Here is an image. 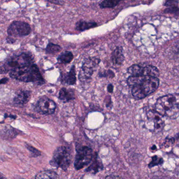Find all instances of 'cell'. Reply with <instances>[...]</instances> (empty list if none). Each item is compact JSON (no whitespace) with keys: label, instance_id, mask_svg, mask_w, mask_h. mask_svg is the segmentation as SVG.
Returning <instances> with one entry per match:
<instances>
[{"label":"cell","instance_id":"6da1fadb","mask_svg":"<svg viewBox=\"0 0 179 179\" xmlns=\"http://www.w3.org/2000/svg\"><path fill=\"white\" fill-rule=\"evenodd\" d=\"M128 85L132 88L131 93L136 99H142L155 92L159 86L157 77L150 76H131Z\"/></svg>","mask_w":179,"mask_h":179},{"label":"cell","instance_id":"7a4b0ae2","mask_svg":"<svg viewBox=\"0 0 179 179\" xmlns=\"http://www.w3.org/2000/svg\"><path fill=\"white\" fill-rule=\"evenodd\" d=\"M155 111L160 115L171 119H176L179 116V94L166 95L157 99Z\"/></svg>","mask_w":179,"mask_h":179},{"label":"cell","instance_id":"3957f363","mask_svg":"<svg viewBox=\"0 0 179 179\" xmlns=\"http://www.w3.org/2000/svg\"><path fill=\"white\" fill-rule=\"evenodd\" d=\"M10 76L12 78L25 83H34L38 85L44 83L43 77L38 67L35 64L14 68L10 72Z\"/></svg>","mask_w":179,"mask_h":179},{"label":"cell","instance_id":"277c9868","mask_svg":"<svg viewBox=\"0 0 179 179\" xmlns=\"http://www.w3.org/2000/svg\"><path fill=\"white\" fill-rule=\"evenodd\" d=\"M71 158V149L67 146H60L55 151L52 159L50 161V164L66 171L70 166Z\"/></svg>","mask_w":179,"mask_h":179},{"label":"cell","instance_id":"5b68a950","mask_svg":"<svg viewBox=\"0 0 179 179\" xmlns=\"http://www.w3.org/2000/svg\"><path fill=\"white\" fill-rule=\"evenodd\" d=\"M34 58L30 53H23L21 54L11 58L1 67V73L11 71L14 68L33 64Z\"/></svg>","mask_w":179,"mask_h":179},{"label":"cell","instance_id":"8992f818","mask_svg":"<svg viewBox=\"0 0 179 179\" xmlns=\"http://www.w3.org/2000/svg\"><path fill=\"white\" fill-rule=\"evenodd\" d=\"M94 157L92 150L88 146H81L77 150L74 162L75 168L77 170H80L87 166L92 160Z\"/></svg>","mask_w":179,"mask_h":179},{"label":"cell","instance_id":"52a82bcc","mask_svg":"<svg viewBox=\"0 0 179 179\" xmlns=\"http://www.w3.org/2000/svg\"><path fill=\"white\" fill-rule=\"evenodd\" d=\"M101 60L96 57H90L85 60L79 74V79L81 81L91 78L95 68L99 65Z\"/></svg>","mask_w":179,"mask_h":179},{"label":"cell","instance_id":"ba28073f","mask_svg":"<svg viewBox=\"0 0 179 179\" xmlns=\"http://www.w3.org/2000/svg\"><path fill=\"white\" fill-rule=\"evenodd\" d=\"M128 72L133 76H150L155 77H157L160 74L159 69L152 65L143 67L135 64L128 68Z\"/></svg>","mask_w":179,"mask_h":179},{"label":"cell","instance_id":"9c48e42d","mask_svg":"<svg viewBox=\"0 0 179 179\" xmlns=\"http://www.w3.org/2000/svg\"><path fill=\"white\" fill-rule=\"evenodd\" d=\"M31 28L30 25L21 21H14L7 30L8 35L14 37H23L30 34Z\"/></svg>","mask_w":179,"mask_h":179},{"label":"cell","instance_id":"30bf717a","mask_svg":"<svg viewBox=\"0 0 179 179\" xmlns=\"http://www.w3.org/2000/svg\"><path fill=\"white\" fill-rule=\"evenodd\" d=\"M56 108V105L54 101L47 97L41 98L36 105V109L38 112L45 115L54 114Z\"/></svg>","mask_w":179,"mask_h":179},{"label":"cell","instance_id":"8fae6325","mask_svg":"<svg viewBox=\"0 0 179 179\" xmlns=\"http://www.w3.org/2000/svg\"><path fill=\"white\" fill-rule=\"evenodd\" d=\"M31 97V92L29 90L20 91L14 98V103L17 105L22 106L27 103Z\"/></svg>","mask_w":179,"mask_h":179},{"label":"cell","instance_id":"7c38bea8","mask_svg":"<svg viewBox=\"0 0 179 179\" xmlns=\"http://www.w3.org/2000/svg\"><path fill=\"white\" fill-rule=\"evenodd\" d=\"M124 60L122 47H117L111 55V61L116 65H121Z\"/></svg>","mask_w":179,"mask_h":179},{"label":"cell","instance_id":"4fadbf2b","mask_svg":"<svg viewBox=\"0 0 179 179\" xmlns=\"http://www.w3.org/2000/svg\"><path fill=\"white\" fill-rule=\"evenodd\" d=\"M103 169V165L101 160L98 157L97 154L96 153L92 159V163L86 170V171L92 172L93 173H96L102 170Z\"/></svg>","mask_w":179,"mask_h":179},{"label":"cell","instance_id":"5bb4252c","mask_svg":"<svg viewBox=\"0 0 179 179\" xmlns=\"http://www.w3.org/2000/svg\"><path fill=\"white\" fill-rule=\"evenodd\" d=\"M59 99L64 103L73 100L75 99V94L73 90H67L65 88H62L60 90Z\"/></svg>","mask_w":179,"mask_h":179},{"label":"cell","instance_id":"9a60e30c","mask_svg":"<svg viewBox=\"0 0 179 179\" xmlns=\"http://www.w3.org/2000/svg\"><path fill=\"white\" fill-rule=\"evenodd\" d=\"M96 26H97V24L96 22L79 21L76 23L75 29L79 31H84Z\"/></svg>","mask_w":179,"mask_h":179},{"label":"cell","instance_id":"2e32d148","mask_svg":"<svg viewBox=\"0 0 179 179\" xmlns=\"http://www.w3.org/2000/svg\"><path fill=\"white\" fill-rule=\"evenodd\" d=\"M63 80L66 84L69 85H73L76 81V71L75 66H73L71 70L64 77Z\"/></svg>","mask_w":179,"mask_h":179},{"label":"cell","instance_id":"e0dca14e","mask_svg":"<svg viewBox=\"0 0 179 179\" xmlns=\"http://www.w3.org/2000/svg\"><path fill=\"white\" fill-rule=\"evenodd\" d=\"M73 58L74 55L71 52L65 51L58 57L57 61L60 64H66L71 62Z\"/></svg>","mask_w":179,"mask_h":179},{"label":"cell","instance_id":"ac0fdd59","mask_svg":"<svg viewBox=\"0 0 179 179\" xmlns=\"http://www.w3.org/2000/svg\"><path fill=\"white\" fill-rule=\"evenodd\" d=\"M35 179H56L58 178L57 174L52 170L41 171L36 175Z\"/></svg>","mask_w":179,"mask_h":179},{"label":"cell","instance_id":"d6986e66","mask_svg":"<svg viewBox=\"0 0 179 179\" xmlns=\"http://www.w3.org/2000/svg\"><path fill=\"white\" fill-rule=\"evenodd\" d=\"M121 0H103L99 4L101 8H113L117 6Z\"/></svg>","mask_w":179,"mask_h":179},{"label":"cell","instance_id":"ffe728a7","mask_svg":"<svg viewBox=\"0 0 179 179\" xmlns=\"http://www.w3.org/2000/svg\"><path fill=\"white\" fill-rule=\"evenodd\" d=\"M62 47L56 44L49 43L46 47V53L47 54H54L60 52Z\"/></svg>","mask_w":179,"mask_h":179},{"label":"cell","instance_id":"44dd1931","mask_svg":"<svg viewBox=\"0 0 179 179\" xmlns=\"http://www.w3.org/2000/svg\"><path fill=\"white\" fill-rule=\"evenodd\" d=\"M163 162V160L162 157H159L157 155L152 157V161L149 164V168H152L155 166L162 164Z\"/></svg>","mask_w":179,"mask_h":179},{"label":"cell","instance_id":"7402d4cb","mask_svg":"<svg viewBox=\"0 0 179 179\" xmlns=\"http://www.w3.org/2000/svg\"><path fill=\"white\" fill-rule=\"evenodd\" d=\"M26 148H27V149L28 150V151H30L31 154L34 157H38L41 155V153L39 150L35 149V148H34L33 146L29 145V144H26Z\"/></svg>","mask_w":179,"mask_h":179},{"label":"cell","instance_id":"603a6c76","mask_svg":"<svg viewBox=\"0 0 179 179\" xmlns=\"http://www.w3.org/2000/svg\"><path fill=\"white\" fill-rule=\"evenodd\" d=\"M178 4V0H166L164 6L168 7L176 6Z\"/></svg>","mask_w":179,"mask_h":179},{"label":"cell","instance_id":"cb8c5ba5","mask_svg":"<svg viewBox=\"0 0 179 179\" xmlns=\"http://www.w3.org/2000/svg\"><path fill=\"white\" fill-rule=\"evenodd\" d=\"M164 12L168 13L179 14V8L177 6L169 7V8L166 9V10L164 11Z\"/></svg>","mask_w":179,"mask_h":179},{"label":"cell","instance_id":"d4e9b609","mask_svg":"<svg viewBox=\"0 0 179 179\" xmlns=\"http://www.w3.org/2000/svg\"><path fill=\"white\" fill-rule=\"evenodd\" d=\"M99 75L101 77H111L112 78L113 77H114V73L111 71H105L103 73H99Z\"/></svg>","mask_w":179,"mask_h":179},{"label":"cell","instance_id":"484cf974","mask_svg":"<svg viewBox=\"0 0 179 179\" xmlns=\"http://www.w3.org/2000/svg\"><path fill=\"white\" fill-rule=\"evenodd\" d=\"M47 1L51 3L57 4V5H62V3H60V1H58V0H47Z\"/></svg>","mask_w":179,"mask_h":179},{"label":"cell","instance_id":"4316f807","mask_svg":"<svg viewBox=\"0 0 179 179\" xmlns=\"http://www.w3.org/2000/svg\"><path fill=\"white\" fill-rule=\"evenodd\" d=\"M107 90H108V92L110 93H111L113 92V90H114V87L112 86V85L109 84L108 87H107Z\"/></svg>","mask_w":179,"mask_h":179},{"label":"cell","instance_id":"83f0119b","mask_svg":"<svg viewBox=\"0 0 179 179\" xmlns=\"http://www.w3.org/2000/svg\"><path fill=\"white\" fill-rule=\"evenodd\" d=\"M6 41L8 43H14L15 42V40H13V38H11V37H7L6 38Z\"/></svg>","mask_w":179,"mask_h":179},{"label":"cell","instance_id":"f1b7e54d","mask_svg":"<svg viewBox=\"0 0 179 179\" xmlns=\"http://www.w3.org/2000/svg\"><path fill=\"white\" fill-rule=\"evenodd\" d=\"M8 78H3L1 80V84H6V83H7V81H8Z\"/></svg>","mask_w":179,"mask_h":179},{"label":"cell","instance_id":"f546056e","mask_svg":"<svg viewBox=\"0 0 179 179\" xmlns=\"http://www.w3.org/2000/svg\"><path fill=\"white\" fill-rule=\"evenodd\" d=\"M153 149H157V148H156V146H155V145H153V146H152V148H151V150Z\"/></svg>","mask_w":179,"mask_h":179}]
</instances>
